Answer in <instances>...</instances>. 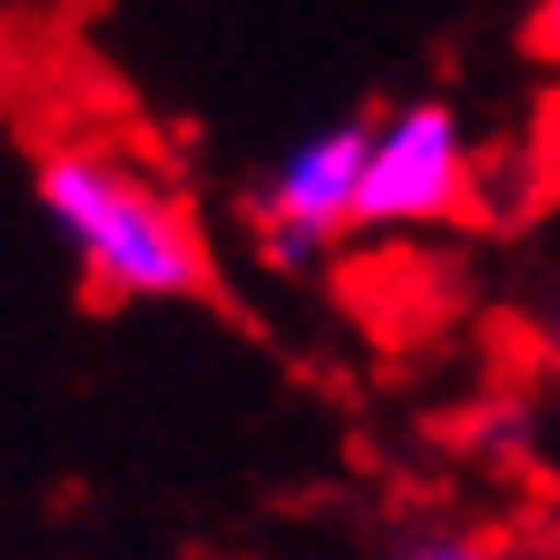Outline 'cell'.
Listing matches in <instances>:
<instances>
[{"label":"cell","mask_w":560,"mask_h":560,"mask_svg":"<svg viewBox=\"0 0 560 560\" xmlns=\"http://www.w3.org/2000/svg\"><path fill=\"white\" fill-rule=\"evenodd\" d=\"M38 210L75 255L97 300H195L210 292V247L165 179L105 142H60L38 158Z\"/></svg>","instance_id":"6da1fadb"},{"label":"cell","mask_w":560,"mask_h":560,"mask_svg":"<svg viewBox=\"0 0 560 560\" xmlns=\"http://www.w3.org/2000/svg\"><path fill=\"white\" fill-rule=\"evenodd\" d=\"M471 195V135L456 105L441 97H404L374 113L366 135V179H359V224L404 232V224H441Z\"/></svg>","instance_id":"7a4b0ae2"},{"label":"cell","mask_w":560,"mask_h":560,"mask_svg":"<svg viewBox=\"0 0 560 560\" xmlns=\"http://www.w3.org/2000/svg\"><path fill=\"white\" fill-rule=\"evenodd\" d=\"M366 135L374 120H337L292 142L255 195L261 255L277 269H306L345 224H359V179H366Z\"/></svg>","instance_id":"3957f363"},{"label":"cell","mask_w":560,"mask_h":560,"mask_svg":"<svg viewBox=\"0 0 560 560\" xmlns=\"http://www.w3.org/2000/svg\"><path fill=\"white\" fill-rule=\"evenodd\" d=\"M404 560H501V553L478 546V538H427V546H411Z\"/></svg>","instance_id":"277c9868"},{"label":"cell","mask_w":560,"mask_h":560,"mask_svg":"<svg viewBox=\"0 0 560 560\" xmlns=\"http://www.w3.org/2000/svg\"><path fill=\"white\" fill-rule=\"evenodd\" d=\"M530 38H538V52H553V60H560V0H538V15H530Z\"/></svg>","instance_id":"5b68a950"},{"label":"cell","mask_w":560,"mask_h":560,"mask_svg":"<svg viewBox=\"0 0 560 560\" xmlns=\"http://www.w3.org/2000/svg\"><path fill=\"white\" fill-rule=\"evenodd\" d=\"M546 374H553V388H560V306H553V322H546Z\"/></svg>","instance_id":"8992f818"}]
</instances>
